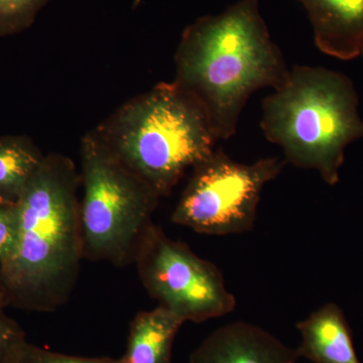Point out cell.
Here are the masks:
<instances>
[{
	"mask_svg": "<svg viewBox=\"0 0 363 363\" xmlns=\"http://www.w3.org/2000/svg\"><path fill=\"white\" fill-rule=\"evenodd\" d=\"M286 160L264 157L241 164L215 150L192 169L174 208L177 225L206 235H230L252 230L262 190L283 171Z\"/></svg>",
	"mask_w": 363,
	"mask_h": 363,
	"instance_id": "8992f818",
	"label": "cell"
},
{
	"mask_svg": "<svg viewBox=\"0 0 363 363\" xmlns=\"http://www.w3.org/2000/svg\"><path fill=\"white\" fill-rule=\"evenodd\" d=\"M18 233V212L16 205L0 206V264L11 257Z\"/></svg>",
	"mask_w": 363,
	"mask_h": 363,
	"instance_id": "2e32d148",
	"label": "cell"
},
{
	"mask_svg": "<svg viewBox=\"0 0 363 363\" xmlns=\"http://www.w3.org/2000/svg\"><path fill=\"white\" fill-rule=\"evenodd\" d=\"M184 323L161 306L138 312L128 327L123 363H171L174 341Z\"/></svg>",
	"mask_w": 363,
	"mask_h": 363,
	"instance_id": "8fae6325",
	"label": "cell"
},
{
	"mask_svg": "<svg viewBox=\"0 0 363 363\" xmlns=\"http://www.w3.org/2000/svg\"><path fill=\"white\" fill-rule=\"evenodd\" d=\"M93 133L161 198L218 142L201 105L174 81L133 98Z\"/></svg>",
	"mask_w": 363,
	"mask_h": 363,
	"instance_id": "3957f363",
	"label": "cell"
},
{
	"mask_svg": "<svg viewBox=\"0 0 363 363\" xmlns=\"http://www.w3.org/2000/svg\"><path fill=\"white\" fill-rule=\"evenodd\" d=\"M45 156L28 136H0V206L18 204Z\"/></svg>",
	"mask_w": 363,
	"mask_h": 363,
	"instance_id": "7c38bea8",
	"label": "cell"
},
{
	"mask_svg": "<svg viewBox=\"0 0 363 363\" xmlns=\"http://www.w3.org/2000/svg\"><path fill=\"white\" fill-rule=\"evenodd\" d=\"M49 0H0V38L30 28Z\"/></svg>",
	"mask_w": 363,
	"mask_h": 363,
	"instance_id": "4fadbf2b",
	"label": "cell"
},
{
	"mask_svg": "<svg viewBox=\"0 0 363 363\" xmlns=\"http://www.w3.org/2000/svg\"><path fill=\"white\" fill-rule=\"evenodd\" d=\"M174 82L199 102L218 140L233 138L253 93L279 89L290 74L260 14L259 0H238L184 30Z\"/></svg>",
	"mask_w": 363,
	"mask_h": 363,
	"instance_id": "7a4b0ae2",
	"label": "cell"
},
{
	"mask_svg": "<svg viewBox=\"0 0 363 363\" xmlns=\"http://www.w3.org/2000/svg\"><path fill=\"white\" fill-rule=\"evenodd\" d=\"M297 350L257 325L233 322L212 332L189 363H297Z\"/></svg>",
	"mask_w": 363,
	"mask_h": 363,
	"instance_id": "ba28073f",
	"label": "cell"
},
{
	"mask_svg": "<svg viewBox=\"0 0 363 363\" xmlns=\"http://www.w3.org/2000/svg\"><path fill=\"white\" fill-rule=\"evenodd\" d=\"M311 23L314 42L327 56L363 60V0H298Z\"/></svg>",
	"mask_w": 363,
	"mask_h": 363,
	"instance_id": "9c48e42d",
	"label": "cell"
},
{
	"mask_svg": "<svg viewBox=\"0 0 363 363\" xmlns=\"http://www.w3.org/2000/svg\"><path fill=\"white\" fill-rule=\"evenodd\" d=\"M298 357L313 363H360L342 310L329 303L297 324Z\"/></svg>",
	"mask_w": 363,
	"mask_h": 363,
	"instance_id": "30bf717a",
	"label": "cell"
},
{
	"mask_svg": "<svg viewBox=\"0 0 363 363\" xmlns=\"http://www.w3.org/2000/svg\"><path fill=\"white\" fill-rule=\"evenodd\" d=\"M80 157L83 257L130 266L161 197L93 131L81 140Z\"/></svg>",
	"mask_w": 363,
	"mask_h": 363,
	"instance_id": "5b68a950",
	"label": "cell"
},
{
	"mask_svg": "<svg viewBox=\"0 0 363 363\" xmlns=\"http://www.w3.org/2000/svg\"><path fill=\"white\" fill-rule=\"evenodd\" d=\"M135 264L143 288L157 306L185 323H202L235 309L236 298L226 288L220 269L155 223L140 241Z\"/></svg>",
	"mask_w": 363,
	"mask_h": 363,
	"instance_id": "52a82bcc",
	"label": "cell"
},
{
	"mask_svg": "<svg viewBox=\"0 0 363 363\" xmlns=\"http://www.w3.org/2000/svg\"><path fill=\"white\" fill-rule=\"evenodd\" d=\"M6 308L0 297V363H16L28 340L21 325L6 314Z\"/></svg>",
	"mask_w": 363,
	"mask_h": 363,
	"instance_id": "5bb4252c",
	"label": "cell"
},
{
	"mask_svg": "<svg viewBox=\"0 0 363 363\" xmlns=\"http://www.w3.org/2000/svg\"><path fill=\"white\" fill-rule=\"evenodd\" d=\"M16 363H123L121 358L76 357L26 344Z\"/></svg>",
	"mask_w": 363,
	"mask_h": 363,
	"instance_id": "9a60e30c",
	"label": "cell"
},
{
	"mask_svg": "<svg viewBox=\"0 0 363 363\" xmlns=\"http://www.w3.org/2000/svg\"><path fill=\"white\" fill-rule=\"evenodd\" d=\"M262 108V133L283 150L286 161L336 185L346 147L363 138L352 81L322 67L296 65Z\"/></svg>",
	"mask_w": 363,
	"mask_h": 363,
	"instance_id": "277c9868",
	"label": "cell"
},
{
	"mask_svg": "<svg viewBox=\"0 0 363 363\" xmlns=\"http://www.w3.org/2000/svg\"><path fill=\"white\" fill-rule=\"evenodd\" d=\"M80 186L75 162L61 154L45 156L16 204V247L0 264V297L6 307L51 313L70 300L84 259Z\"/></svg>",
	"mask_w": 363,
	"mask_h": 363,
	"instance_id": "6da1fadb",
	"label": "cell"
}]
</instances>
